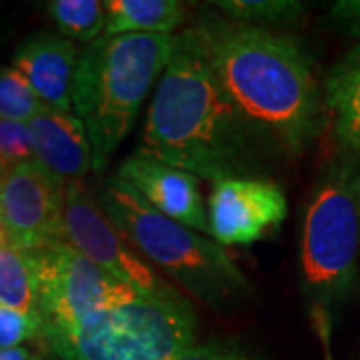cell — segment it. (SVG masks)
Segmentation results:
<instances>
[{
  "instance_id": "obj_21",
  "label": "cell",
  "mask_w": 360,
  "mask_h": 360,
  "mask_svg": "<svg viewBox=\"0 0 360 360\" xmlns=\"http://www.w3.org/2000/svg\"><path fill=\"white\" fill-rule=\"evenodd\" d=\"M32 160H37V153L28 124L0 120V167H14Z\"/></svg>"
},
{
  "instance_id": "obj_15",
  "label": "cell",
  "mask_w": 360,
  "mask_h": 360,
  "mask_svg": "<svg viewBox=\"0 0 360 360\" xmlns=\"http://www.w3.org/2000/svg\"><path fill=\"white\" fill-rule=\"evenodd\" d=\"M103 37L172 34L186 22V6L176 0H106Z\"/></svg>"
},
{
  "instance_id": "obj_9",
  "label": "cell",
  "mask_w": 360,
  "mask_h": 360,
  "mask_svg": "<svg viewBox=\"0 0 360 360\" xmlns=\"http://www.w3.org/2000/svg\"><path fill=\"white\" fill-rule=\"evenodd\" d=\"M206 217L214 243L250 246L281 231L288 200L281 184L266 176L222 179L212 182Z\"/></svg>"
},
{
  "instance_id": "obj_1",
  "label": "cell",
  "mask_w": 360,
  "mask_h": 360,
  "mask_svg": "<svg viewBox=\"0 0 360 360\" xmlns=\"http://www.w3.org/2000/svg\"><path fill=\"white\" fill-rule=\"evenodd\" d=\"M248 124L286 155L322 129V96L307 46L292 34L205 13L184 28Z\"/></svg>"
},
{
  "instance_id": "obj_25",
  "label": "cell",
  "mask_w": 360,
  "mask_h": 360,
  "mask_svg": "<svg viewBox=\"0 0 360 360\" xmlns=\"http://www.w3.org/2000/svg\"><path fill=\"white\" fill-rule=\"evenodd\" d=\"M316 335L321 338L322 347H324V352H326V360H333L330 359V330L328 328H324V330H316Z\"/></svg>"
},
{
  "instance_id": "obj_22",
  "label": "cell",
  "mask_w": 360,
  "mask_h": 360,
  "mask_svg": "<svg viewBox=\"0 0 360 360\" xmlns=\"http://www.w3.org/2000/svg\"><path fill=\"white\" fill-rule=\"evenodd\" d=\"M170 360H262L257 354L248 352L246 348L238 345H229L222 340H210L206 345H194V347L182 350L174 359Z\"/></svg>"
},
{
  "instance_id": "obj_4",
  "label": "cell",
  "mask_w": 360,
  "mask_h": 360,
  "mask_svg": "<svg viewBox=\"0 0 360 360\" xmlns=\"http://www.w3.org/2000/svg\"><path fill=\"white\" fill-rule=\"evenodd\" d=\"M94 196L134 250L200 304L222 312L252 296L245 272L219 243L160 214L127 182L112 176Z\"/></svg>"
},
{
  "instance_id": "obj_17",
  "label": "cell",
  "mask_w": 360,
  "mask_h": 360,
  "mask_svg": "<svg viewBox=\"0 0 360 360\" xmlns=\"http://www.w3.org/2000/svg\"><path fill=\"white\" fill-rule=\"evenodd\" d=\"M208 6H214L232 22L269 30L295 26L304 16V4L295 0H219Z\"/></svg>"
},
{
  "instance_id": "obj_12",
  "label": "cell",
  "mask_w": 360,
  "mask_h": 360,
  "mask_svg": "<svg viewBox=\"0 0 360 360\" xmlns=\"http://www.w3.org/2000/svg\"><path fill=\"white\" fill-rule=\"evenodd\" d=\"M78 56L77 42L63 34L39 32L16 46L13 66L30 82L44 106L72 112V84Z\"/></svg>"
},
{
  "instance_id": "obj_23",
  "label": "cell",
  "mask_w": 360,
  "mask_h": 360,
  "mask_svg": "<svg viewBox=\"0 0 360 360\" xmlns=\"http://www.w3.org/2000/svg\"><path fill=\"white\" fill-rule=\"evenodd\" d=\"M330 25L360 39V0H340L330 8Z\"/></svg>"
},
{
  "instance_id": "obj_26",
  "label": "cell",
  "mask_w": 360,
  "mask_h": 360,
  "mask_svg": "<svg viewBox=\"0 0 360 360\" xmlns=\"http://www.w3.org/2000/svg\"><path fill=\"white\" fill-rule=\"evenodd\" d=\"M4 245H11V243H8V236H6L4 222H2V219H0V246H4Z\"/></svg>"
},
{
  "instance_id": "obj_6",
  "label": "cell",
  "mask_w": 360,
  "mask_h": 360,
  "mask_svg": "<svg viewBox=\"0 0 360 360\" xmlns=\"http://www.w3.org/2000/svg\"><path fill=\"white\" fill-rule=\"evenodd\" d=\"M196 336L198 316L186 296L132 295L42 345L60 360H170Z\"/></svg>"
},
{
  "instance_id": "obj_7",
  "label": "cell",
  "mask_w": 360,
  "mask_h": 360,
  "mask_svg": "<svg viewBox=\"0 0 360 360\" xmlns=\"http://www.w3.org/2000/svg\"><path fill=\"white\" fill-rule=\"evenodd\" d=\"M26 252L37 274V312L44 326L42 342L66 335L90 316L139 295L65 240H51Z\"/></svg>"
},
{
  "instance_id": "obj_24",
  "label": "cell",
  "mask_w": 360,
  "mask_h": 360,
  "mask_svg": "<svg viewBox=\"0 0 360 360\" xmlns=\"http://www.w3.org/2000/svg\"><path fill=\"white\" fill-rule=\"evenodd\" d=\"M0 360H44V352L30 347L0 348Z\"/></svg>"
},
{
  "instance_id": "obj_14",
  "label": "cell",
  "mask_w": 360,
  "mask_h": 360,
  "mask_svg": "<svg viewBox=\"0 0 360 360\" xmlns=\"http://www.w3.org/2000/svg\"><path fill=\"white\" fill-rule=\"evenodd\" d=\"M324 106L335 120L338 141L360 150V44L336 63L324 78Z\"/></svg>"
},
{
  "instance_id": "obj_8",
  "label": "cell",
  "mask_w": 360,
  "mask_h": 360,
  "mask_svg": "<svg viewBox=\"0 0 360 360\" xmlns=\"http://www.w3.org/2000/svg\"><path fill=\"white\" fill-rule=\"evenodd\" d=\"M60 240L139 295L184 296L179 288L162 281L153 264L134 250L127 236L104 214L84 182H70L65 186Z\"/></svg>"
},
{
  "instance_id": "obj_20",
  "label": "cell",
  "mask_w": 360,
  "mask_h": 360,
  "mask_svg": "<svg viewBox=\"0 0 360 360\" xmlns=\"http://www.w3.org/2000/svg\"><path fill=\"white\" fill-rule=\"evenodd\" d=\"M42 336H44V326L39 314L0 304V348L20 347L30 340H37L42 345Z\"/></svg>"
},
{
  "instance_id": "obj_3",
  "label": "cell",
  "mask_w": 360,
  "mask_h": 360,
  "mask_svg": "<svg viewBox=\"0 0 360 360\" xmlns=\"http://www.w3.org/2000/svg\"><path fill=\"white\" fill-rule=\"evenodd\" d=\"M176 52L174 34L101 37L78 56L72 112L84 124L92 170L104 172L130 134L141 106Z\"/></svg>"
},
{
  "instance_id": "obj_11",
  "label": "cell",
  "mask_w": 360,
  "mask_h": 360,
  "mask_svg": "<svg viewBox=\"0 0 360 360\" xmlns=\"http://www.w3.org/2000/svg\"><path fill=\"white\" fill-rule=\"evenodd\" d=\"M116 179L127 182L134 193L160 214L196 232L208 234V217L200 194V180L158 160L134 153L116 170Z\"/></svg>"
},
{
  "instance_id": "obj_19",
  "label": "cell",
  "mask_w": 360,
  "mask_h": 360,
  "mask_svg": "<svg viewBox=\"0 0 360 360\" xmlns=\"http://www.w3.org/2000/svg\"><path fill=\"white\" fill-rule=\"evenodd\" d=\"M42 108L30 82L14 66H0V120L30 122Z\"/></svg>"
},
{
  "instance_id": "obj_5",
  "label": "cell",
  "mask_w": 360,
  "mask_h": 360,
  "mask_svg": "<svg viewBox=\"0 0 360 360\" xmlns=\"http://www.w3.org/2000/svg\"><path fill=\"white\" fill-rule=\"evenodd\" d=\"M360 255V160L345 155L326 165L304 210L298 269L312 322L330 321L352 292Z\"/></svg>"
},
{
  "instance_id": "obj_10",
  "label": "cell",
  "mask_w": 360,
  "mask_h": 360,
  "mask_svg": "<svg viewBox=\"0 0 360 360\" xmlns=\"http://www.w3.org/2000/svg\"><path fill=\"white\" fill-rule=\"evenodd\" d=\"M65 186L39 160L0 167V219L11 245L32 250L60 240Z\"/></svg>"
},
{
  "instance_id": "obj_2",
  "label": "cell",
  "mask_w": 360,
  "mask_h": 360,
  "mask_svg": "<svg viewBox=\"0 0 360 360\" xmlns=\"http://www.w3.org/2000/svg\"><path fill=\"white\" fill-rule=\"evenodd\" d=\"M136 153L198 180L219 182L262 176L272 146L232 104L191 34L182 30L148 106Z\"/></svg>"
},
{
  "instance_id": "obj_16",
  "label": "cell",
  "mask_w": 360,
  "mask_h": 360,
  "mask_svg": "<svg viewBox=\"0 0 360 360\" xmlns=\"http://www.w3.org/2000/svg\"><path fill=\"white\" fill-rule=\"evenodd\" d=\"M0 304L39 314L32 258L13 245L0 246Z\"/></svg>"
},
{
  "instance_id": "obj_13",
  "label": "cell",
  "mask_w": 360,
  "mask_h": 360,
  "mask_svg": "<svg viewBox=\"0 0 360 360\" xmlns=\"http://www.w3.org/2000/svg\"><path fill=\"white\" fill-rule=\"evenodd\" d=\"M26 124L40 165L65 184L82 182L92 170V148L77 116L46 106Z\"/></svg>"
},
{
  "instance_id": "obj_18",
  "label": "cell",
  "mask_w": 360,
  "mask_h": 360,
  "mask_svg": "<svg viewBox=\"0 0 360 360\" xmlns=\"http://www.w3.org/2000/svg\"><path fill=\"white\" fill-rule=\"evenodd\" d=\"M46 13L63 37L78 42H94L104 34L106 11L98 0H52Z\"/></svg>"
}]
</instances>
